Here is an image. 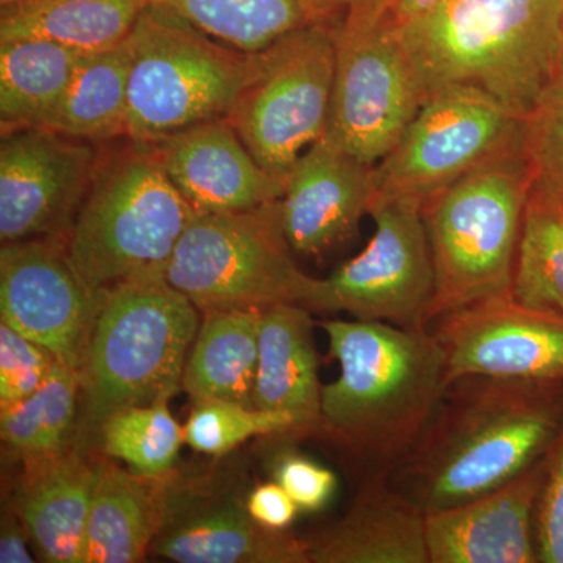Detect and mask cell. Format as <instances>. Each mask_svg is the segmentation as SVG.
Masks as SVG:
<instances>
[{"instance_id": "8fae6325", "label": "cell", "mask_w": 563, "mask_h": 563, "mask_svg": "<svg viewBox=\"0 0 563 563\" xmlns=\"http://www.w3.org/2000/svg\"><path fill=\"white\" fill-rule=\"evenodd\" d=\"M421 203L418 198L374 201L372 239L361 254L318 280L309 310L431 329L435 274Z\"/></svg>"}, {"instance_id": "2e32d148", "label": "cell", "mask_w": 563, "mask_h": 563, "mask_svg": "<svg viewBox=\"0 0 563 563\" xmlns=\"http://www.w3.org/2000/svg\"><path fill=\"white\" fill-rule=\"evenodd\" d=\"M147 144L196 213L257 209L279 201L287 187V179L255 161L228 118L201 122Z\"/></svg>"}, {"instance_id": "f546056e", "label": "cell", "mask_w": 563, "mask_h": 563, "mask_svg": "<svg viewBox=\"0 0 563 563\" xmlns=\"http://www.w3.org/2000/svg\"><path fill=\"white\" fill-rule=\"evenodd\" d=\"M220 43L261 52L306 25L295 0H147Z\"/></svg>"}, {"instance_id": "d6986e66", "label": "cell", "mask_w": 563, "mask_h": 563, "mask_svg": "<svg viewBox=\"0 0 563 563\" xmlns=\"http://www.w3.org/2000/svg\"><path fill=\"white\" fill-rule=\"evenodd\" d=\"M24 462L14 512L41 561L84 563L96 463L74 443Z\"/></svg>"}, {"instance_id": "30bf717a", "label": "cell", "mask_w": 563, "mask_h": 563, "mask_svg": "<svg viewBox=\"0 0 563 563\" xmlns=\"http://www.w3.org/2000/svg\"><path fill=\"white\" fill-rule=\"evenodd\" d=\"M518 152H523V118L479 88H440L426 99L390 154L377 163L374 201H424L462 177Z\"/></svg>"}, {"instance_id": "7a4b0ae2", "label": "cell", "mask_w": 563, "mask_h": 563, "mask_svg": "<svg viewBox=\"0 0 563 563\" xmlns=\"http://www.w3.org/2000/svg\"><path fill=\"white\" fill-rule=\"evenodd\" d=\"M340 376L322 385L321 424L383 466L412 453L446 390L432 329L383 321L321 322Z\"/></svg>"}, {"instance_id": "f35d334b", "label": "cell", "mask_w": 563, "mask_h": 563, "mask_svg": "<svg viewBox=\"0 0 563 563\" xmlns=\"http://www.w3.org/2000/svg\"><path fill=\"white\" fill-rule=\"evenodd\" d=\"M29 533L18 514H7L2 520L0 533V562L2 563H32L31 551L27 548Z\"/></svg>"}, {"instance_id": "5b68a950", "label": "cell", "mask_w": 563, "mask_h": 563, "mask_svg": "<svg viewBox=\"0 0 563 563\" xmlns=\"http://www.w3.org/2000/svg\"><path fill=\"white\" fill-rule=\"evenodd\" d=\"M195 217L151 144L121 139L120 146L102 151L66 235V254L85 287L98 296L133 277L165 274Z\"/></svg>"}, {"instance_id": "8d00e7d4", "label": "cell", "mask_w": 563, "mask_h": 563, "mask_svg": "<svg viewBox=\"0 0 563 563\" xmlns=\"http://www.w3.org/2000/svg\"><path fill=\"white\" fill-rule=\"evenodd\" d=\"M246 509L258 525L272 531H285L301 510L279 483L258 485L247 498Z\"/></svg>"}, {"instance_id": "4316f807", "label": "cell", "mask_w": 563, "mask_h": 563, "mask_svg": "<svg viewBox=\"0 0 563 563\" xmlns=\"http://www.w3.org/2000/svg\"><path fill=\"white\" fill-rule=\"evenodd\" d=\"M81 55L47 40L0 41L2 133L40 128L68 88Z\"/></svg>"}, {"instance_id": "ac0fdd59", "label": "cell", "mask_w": 563, "mask_h": 563, "mask_svg": "<svg viewBox=\"0 0 563 563\" xmlns=\"http://www.w3.org/2000/svg\"><path fill=\"white\" fill-rule=\"evenodd\" d=\"M544 457L509 483L426 514L429 563H539L536 510Z\"/></svg>"}, {"instance_id": "ffe728a7", "label": "cell", "mask_w": 563, "mask_h": 563, "mask_svg": "<svg viewBox=\"0 0 563 563\" xmlns=\"http://www.w3.org/2000/svg\"><path fill=\"white\" fill-rule=\"evenodd\" d=\"M307 553L309 563H429L426 512L383 473Z\"/></svg>"}, {"instance_id": "cb8c5ba5", "label": "cell", "mask_w": 563, "mask_h": 563, "mask_svg": "<svg viewBox=\"0 0 563 563\" xmlns=\"http://www.w3.org/2000/svg\"><path fill=\"white\" fill-rule=\"evenodd\" d=\"M263 309L210 310L185 363L181 388L192 399L254 407Z\"/></svg>"}, {"instance_id": "8992f818", "label": "cell", "mask_w": 563, "mask_h": 563, "mask_svg": "<svg viewBox=\"0 0 563 563\" xmlns=\"http://www.w3.org/2000/svg\"><path fill=\"white\" fill-rule=\"evenodd\" d=\"M531 187V172L518 152L422 201L435 274L431 325L444 314L512 290Z\"/></svg>"}, {"instance_id": "9a60e30c", "label": "cell", "mask_w": 563, "mask_h": 563, "mask_svg": "<svg viewBox=\"0 0 563 563\" xmlns=\"http://www.w3.org/2000/svg\"><path fill=\"white\" fill-rule=\"evenodd\" d=\"M99 295L77 276L60 239L2 243V322L80 369Z\"/></svg>"}, {"instance_id": "ab89813d", "label": "cell", "mask_w": 563, "mask_h": 563, "mask_svg": "<svg viewBox=\"0 0 563 563\" xmlns=\"http://www.w3.org/2000/svg\"><path fill=\"white\" fill-rule=\"evenodd\" d=\"M303 22L340 27L350 9V0H295Z\"/></svg>"}, {"instance_id": "7c38bea8", "label": "cell", "mask_w": 563, "mask_h": 563, "mask_svg": "<svg viewBox=\"0 0 563 563\" xmlns=\"http://www.w3.org/2000/svg\"><path fill=\"white\" fill-rule=\"evenodd\" d=\"M426 98L398 33L376 24L336 33V68L324 136L376 166L399 143Z\"/></svg>"}, {"instance_id": "4fadbf2b", "label": "cell", "mask_w": 563, "mask_h": 563, "mask_svg": "<svg viewBox=\"0 0 563 563\" xmlns=\"http://www.w3.org/2000/svg\"><path fill=\"white\" fill-rule=\"evenodd\" d=\"M102 144L43 128L2 133V243L32 239L65 242L98 173Z\"/></svg>"}, {"instance_id": "484cf974", "label": "cell", "mask_w": 563, "mask_h": 563, "mask_svg": "<svg viewBox=\"0 0 563 563\" xmlns=\"http://www.w3.org/2000/svg\"><path fill=\"white\" fill-rule=\"evenodd\" d=\"M129 73L125 41L111 49L81 55L68 88L40 128L95 143L124 139Z\"/></svg>"}, {"instance_id": "9c48e42d", "label": "cell", "mask_w": 563, "mask_h": 563, "mask_svg": "<svg viewBox=\"0 0 563 563\" xmlns=\"http://www.w3.org/2000/svg\"><path fill=\"white\" fill-rule=\"evenodd\" d=\"M339 27L306 24L258 52L228 120L266 172L287 179L328 129Z\"/></svg>"}, {"instance_id": "f1b7e54d", "label": "cell", "mask_w": 563, "mask_h": 563, "mask_svg": "<svg viewBox=\"0 0 563 563\" xmlns=\"http://www.w3.org/2000/svg\"><path fill=\"white\" fill-rule=\"evenodd\" d=\"M79 406L80 369L57 358L38 390L0 409L2 442L22 459L58 453L70 444Z\"/></svg>"}, {"instance_id": "3957f363", "label": "cell", "mask_w": 563, "mask_h": 563, "mask_svg": "<svg viewBox=\"0 0 563 563\" xmlns=\"http://www.w3.org/2000/svg\"><path fill=\"white\" fill-rule=\"evenodd\" d=\"M422 95L479 88L525 118L563 62V0H444L398 33Z\"/></svg>"}, {"instance_id": "5bb4252c", "label": "cell", "mask_w": 563, "mask_h": 563, "mask_svg": "<svg viewBox=\"0 0 563 563\" xmlns=\"http://www.w3.org/2000/svg\"><path fill=\"white\" fill-rule=\"evenodd\" d=\"M446 361V387L463 377L563 383V317L493 296L444 314L432 329Z\"/></svg>"}, {"instance_id": "603a6c76", "label": "cell", "mask_w": 563, "mask_h": 563, "mask_svg": "<svg viewBox=\"0 0 563 563\" xmlns=\"http://www.w3.org/2000/svg\"><path fill=\"white\" fill-rule=\"evenodd\" d=\"M151 553L177 563H309L307 542L263 528L236 501L166 525Z\"/></svg>"}, {"instance_id": "ba28073f", "label": "cell", "mask_w": 563, "mask_h": 563, "mask_svg": "<svg viewBox=\"0 0 563 563\" xmlns=\"http://www.w3.org/2000/svg\"><path fill=\"white\" fill-rule=\"evenodd\" d=\"M291 251L279 201L229 213H196L165 276L201 313L279 303L309 309L320 279L302 273Z\"/></svg>"}, {"instance_id": "1f68e13d", "label": "cell", "mask_w": 563, "mask_h": 563, "mask_svg": "<svg viewBox=\"0 0 563 563\" xmlns=\"http://www.w3.org/2000/svg\"><path fill=\"white\" fill-rule=\"evenodd\" d=\"M296 431L291 415L228 401L195 402L184 426L185 444L209 455H224L252 437Z\"/></svg>"}, {"instance_id": "277c9868", "label": "cell", "mask_w": 563, "mask_h": 563, "mask_svg": "<svg viewBox=\"0 0 563 563\" xmlns=\"http://www.w3.org/2000/svg\"><path fill=\"white\" fill-rule=\"evenodd\" d=\"M201 310L166 280L147 274L99 292L80 366L77 439H92L107 417L172 399L201 325Z\"/></svg>"}, {"instance_id": "44dd1931", "label": "cell", "mask_w": 563, "mask_h": 563, "mask_svg": "<svg viewBox=\"0 0 563 563\" xmlns=\"http://www.w3.org/2000/svg\"><path fill=\"white\" fill-rule=\"evenodd\" d=\"M165 477H146L110 461L96 463L84 563H136L169 521Z\"/></svg>"}, {"instance_id": "83f0119b", "label": "cell", "mask_w": 563, "mask_h": 563, "mask_svg": "<svg viewBox=\"0 0 563 563\" xmlns=\"http://www.w3.org/2000/svg\"><path fill=\"white\" fill-rule=\"evenodd\" d=\"M510 292L563 317V190L551 185L532 181Z\"/></svg>"}, {"instance_id": "74e56055", "label": "cell", "mask_w": 563, "mask_h": 563, "mask_svg": "<svg viewBox=\"0 0 563 563\" xmlns=\"http://www.w3.org/2000/svg\"><path fill=\"white\" fill-rule=\"evenodd\" d=\"M443 2L444 0H390L379 22L390 31L401 33L431 16Z\"/></svg>"}, {"instance_id": "d6a6232c", "label": "cell", "mask_w": 563, "mask_h": 563, "mask_svg": "<svg viewBox=\"0 0 563 563\" xmlns=\"http://www.w3.org/2000/svg\"><path fill=\"white\" fill-rule=\"evenodd\" d=\"M523 155L532 181L563 190V68L523 118Z\"/></svg>"}, {"instance_id": "60d3db41", "label": "cell", "mask_w": 563, "mask_h": 563, "mask_svg": "<svg viewBox=\"0 0 563 563\" xmlns=\"http://www.w3.org/2000/svg\"><path fill=\"white\" fill-rule=\"evenodd\" d=\"M390 0H350L346 18L340 25V32L354 35L369 31L383 18Z\"/></svg>"}, {"instance_id": "e575fe53", "label": "cell", "mask_w": 563, "mask_h": 563, "mask_svg": "<svg viewBox=\"0 0 563 563\" xmlns=\"http://www.w3.org/2000/svg\"><path fill=\"white\" fill-rule=\"evenodd\" d=\"M537 562L563 563V422L544 455L536 510Z\"/></svg>"}, {"instance_id": "7402d4cb", "label": "cell", "mask_w": 563, "mask_h": 563, "mask_svg": "<svg viewBox=\"0 0 563 563\" xmlns=\"http://www.w3.org/2000/svg\"><path fill=\"white\" fill-rule=\"evenodd\" d=\"M321 391L310 310L301 303L263 309L254 407L291 415L296 431H309L321 424Z\"/></svg>"}, {"instance_id": "6da1fadb", "label": "cell", "mask_w": 563, "mask_h": 563, "mask_svg": "<svg viewBox=\"0 0 563 563\" xmlns=\"http://www.w3.org/2000/svg\"><path fill=\"white\" fill-rule=\"evenodd\" d=\"M562 422L563 383L454 380L401 463L398 490L426 514L468 501L542 461Z\"/></svg>"}, {"instance_id": "7bdbcfd3", "label": "cell", "mask_w": 563, "mask_h": 563, "mask_svg": "<svg viewBox=\"0 0 563 563\" xmlns=\"http://www.w3.org/2000/svg\"><path fill=\"white\" fill-rule=\"evenodd\" d=\"M562 68H563V62H562ZM562 68H561V69H562Z\"/></svg>"}, {"instance_id": "836d02e7", "label": "cell", "mask_w": 563, "mask_h": 563, "mask_svg": "<svg viewBox=\"0 0 563 563\" xmlns=\"http://www.w3.org/2000/svg\"><path fill=\"white\" fill-rule=\"evenodd\" d=\"M55 362L49 350L0 322V409L38 390Z\"/></svg>"}, {"instance_id": "d4e9b609", "label": "cell", "mask_w": 563, "mask_h": 563, "mask_svg": "<svg viewBox=\"0 0 563 563\" xmlns=\"http://www.w3.org/2000/svg\"><path fill=\"white\" fill-rule=\"evenodd\" d=\"M147 0H18L0 11V41L41 38L80 54L120 46Z\"/></svg>"}, {"instance_id": "d590c367", "label": "cell", "mask_w": 563, "mask_h": 563, "mask_svg": "<svg viewBox=\"0 0 563 563\" xmlns=\"http://www.w3.org/2000/svg\"><path fill=\"white\" fill-rule=\"evenodd\" d=\"M276 483L295 499L299 509L317 512L335 493L336 476L325 466L318 465L302 455H287L276 466Z\"/></svg>"}, {"instance_id": "4dcf8cb0", "label": "cell", "mask_w": 563, "mask_h": 563, "mask_svg": "<svg viewBox=\"0 0 563 563\" xmlns=\"http://www.w3.org/2000/svg\"><path fill=\"white\" fill-rule=\"evenodd\" d=\"M168 402L128 407L107 417L96 435L102 453L140 476H168L185 444L184 426L169 412Z\"/></svg>"}, {"instance_id": "e0dca14e", "label": "cell", "mask_w": 563, "mask_h": 563, "mask_svg": "<svg viewBox=\"0 0 563 563\" xmlns=\"http://www.w3.org/2000/svg\"><path fill=\"white\" fill-rule=\"evenodd\" d=\"M376 192V166L318 140L292 166L279 199L285 239L302 255L332 250L369 214Z\"/></svg>"}, {"instance_id": "52a82bcc", "label": "cell", "mask_w": 563, "mask_h": 563, "mask_svg": "<svg viewBox=\"0 0 563 563\" xmlns=\"http://www.w3.org/2000/svg\"><path fill=\"white\" fill-rule=\"evenodd\" d=\"M125 44L131 73L124 139L139 143L228 117L258 66V52L235 49L151 5Z\"/></svg>"}, {"instance_id": "b9f144b4", "label": "cell", "mask_w": 563, "mask_h": 563, "mask_svg": "<svg viewBox=\"0 0 563 563\" xmlns=\"http://www.w3.org/2000/svg\"><path fill=\"white\" fill-rule=\"evenodd\" d=\"M18 2V0H0V7L9 5V3Z\"/></svg>"}]
</instances>
